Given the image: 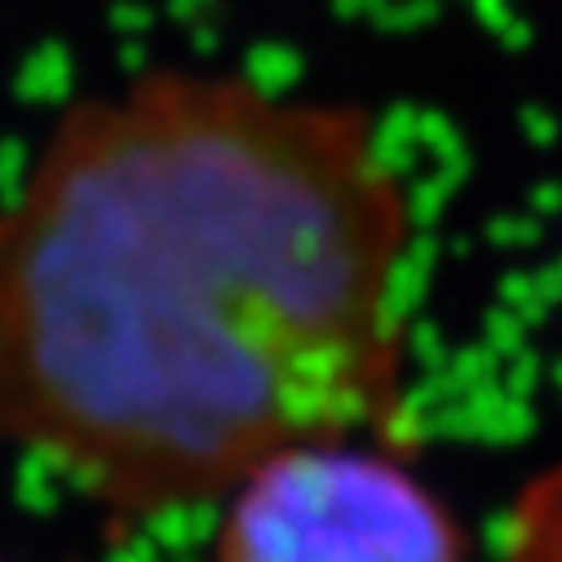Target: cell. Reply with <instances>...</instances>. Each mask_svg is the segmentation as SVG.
I'll list each match as a JSON object with an SVG mask.
<instances>
[{
    "label": "cell",
    "instance_id": "1",
    "mask_svg": "<svg viewBox=\"0 0 562 562\" xmlns=\"http://www.w3.org/2000/svg\"><path fill=\"white\" fill-rule=\"evenodd\" d=\"M412 195L368 111L156 67L0 200V439L120 522L403 407Z\"/></svg>",
    "mask_w": 562,
    "mask_h": 562
},
{
    "label": "cell",
    "instance_id": "2",
    "mask_svg": "<svg viewBox=\"0 0 562 562\" xmlns=\"http://www.w3.org/2000/svg\"><path fill=\"white\" fill-rule=\"evenodd\" d=\"M217 509L213 562H465L452 509L372 435L274 452Z\"/></svg>",
    "mask_w": 562,
    "mask_h": 562
}]
</instances>
